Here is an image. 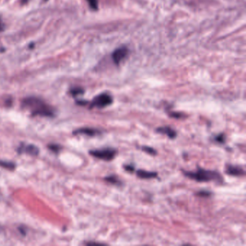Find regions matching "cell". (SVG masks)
Here are the masks:
<instances>
[{
	"instance_id": "6da1fadb",
	"label": "cell",
	"mask_w": 246,
	"mask_h": 246,
	"mask_svg": "<svg viewBox=\"0 0 246 246\" xmlns=\"http://www.w3.org/2000/svg\"><path fill=\"white\" fill-rule=\"evenodd\" d=\"M23 106L31 112L33 116L52 117L54 115V109L40 98L35 97L26 98L23 100Z\"/></svg>"
},
{
	"instance_id": "7a4b0ae2",
	"label": "cell",
	"mask_w": 246,
	"mask_h": 246,
	"mask_svg": "<svg viewBox=\"0 0 246 246\" xmlns=\"http://www.w3.org/2000/svg\"><path fill=\"white\" fill-rule=\"evenodd\" d=\"M182 173L188 178L194 180L197 182L215 181L222 183L223 181L222 177L218 172L214 170H205L201 168H198L194 172L182 170Z\"/></svg>"
},
{
	"instance_id": "3957f363",
	"label": "cell",
	"mask_w": 246,
	"mask_h": 246,
	"mask_svg": "<svg viewBox=\"0 0 246 246\" xmlns=\"http://www.w3.org/2000/svg\"><path fill=\"white\" fill-rule=\"evenodd\" d=\"M90 155L98 159L105 160V161H111L115 158L117 151L114 149L105 148L100 149H93L89 152Z\"/></svg>"
},
{
	"instance_id": "277c9868",
	"label": "cell",
	"mask_w": 246,
	"mask_h": 246,
	"mask_svg": "<svg viewBox=\"0 0 246 246\" xmlns=\"http://www.w3.org/2000/svg\"><path fill=\"white\" fill-rule=\"evenodd\" d=\"M113 103V98L108 93H102L93 99L92 101L90 108H103L108 106Z\"/></svg>"
},
{
	"instance_id": "5b68a950",
	"label": "cell",
	"mask_w": 246,
	"mask_h": 246,
	"mask_svg": "<svg viewBox=\"0 0 246 246\" xmlns=\"http://www.w3.org/2000/svg\"><path fill=\"white\" fill-rule=\"evenodd\" d=\"M128 53L129 50L126 47L118 48L116 49L112 54V58L116 64H118L121 62L128 55Z\"/></svg>"
},
{
	"instance_id": "8992f818",
	"label": "cell",
	"mask_w": 246,
	"mask_h": 246,
	"mask_svg": "<svg viewBox=\"0 0 246 246\" xmlns=\"http://www.w3.org/2000/svg\"><path fill=\"white\" fill-rule=\"evenodd\" d=\"M225 173L231 176H243L245 175V170L242 167L238 165H232L228 164L226 165Z\"/></svg>"
},
{
	"instance_id": "52a82bcc",
	"label": "cell",
	"mask_w": 246,
	"mask_h": 246,
	"mask_svg": "<svg viewBox=\"0 0 246 246\" xmlns=\"http://www.w3.org/2000/svg\"><path fill=\"white\" fill-rule=\"evenodd\" d=\"M17 152H18L20 154L26 153L30 155L36 156L38 155L39 149L36 146L33 145V144H21V145L19 147L18 149H17Z\"/></svg>"
},
{
	"instance_id": "ba28073f",
	"label": "cell",
	"mask_w": 246,
	"mask_h": 246,
	"mask_svg": "<svg viewBox=\"0 0 246 246\" xmlns=\"http://www.w3.org/2000/svg\"><path fill=\"white\" fill-rule=\"evenodd\" d=\"M101 132L100 130L96 129L89 128V127H84V128H80L77 130H74L73 132V134L77 135V134H85L89 137H95L98 134H100Z\"/></svg>"
},
{
	"instance_id": "9c48e42d",
	"label": "cell",
	"mask_w": 246,
	"mask_h": 246,
	"mask_svg": "<svg viewBox=\"0 0 246 246\" xmlns=\"http://www.w3.org/2000/svg\"><path fill=\"white\" fill-rule=\"evenodd\" d=\"M156 132L168 136V138H170L171 139H175L177 137L176 131L171 128V127L168 126L158 127V128L156 129Z\"/></svg>"
},
{
	"instance_id": "30bf717a",
	"label": "cell",
	"mask_w": 246,
	"mask_h": 246,
	"mask_svg": "<svg viewBox=\"0 0 246 246\" xmlns=\"http://www.w3.org/2000/svg\"><path fill=\"white\" fill-rule=\"evenodd\" d=\"M136 173L138 178L142 179H151L157 177V173L156 172H150L144 170H138Z\"/></svg>"
},
{
	"instance_id": "8fae6325",
	"label": "cell",
	"mask_w": 246,
	"mask_h": 246,
	"mask_svg": "<svg viewBox=\"0 0 246 246\" xmlns=\"http://www.w3.org/2000/svg\"><path fill=\"white\" fill-rule=\"evenodd\" d=\"M104 180L105 181H107L108 183L113 184V185L119 186L121 184V182L120 180L118 179L116 175H109V176H106L104 178Z\"/></svg>"
},
{
	"instance_id": "7c38bea8",
	"label": "cell",
	"mask_w": 246,
	"mask_h": 246,
	"mask_svg": "<svg viewBox=\"0 0 246 246\" xmlns=\"http://www.w3.org/2000/svg\"><path fill=\"white\" fill-rule=\"evenodd\" d=\"M0 167L8 169V170H12L15 168V164L13 163L12 162H7V161H2V160H0Z\"/></svg>"
},
{
	"instance_id": "4fadbf2b",
	"label": "cell",
	"mask_w": 246,
	"mask_h": 246,
	"mask_svg": "<svg viewBox=\"0 0 246 246\" xmlns=\"http://www.w3.org/2000/svg\"><path fill=\"white\" fill-rule=\"evenodd\" d=\"M70 93H71V95L73 96H77L79 95H82V94L84 93V90L81 88V87H74V88L71 89Z\"/></svg>"
},
{
	"instance_id": "5bb4252c",
	"label": "cell",
	"mask_w": 246,
	"mask_h": 246,
	"mask_svg": "<svg viewBox=\"0 0 246 246\" xmlns=\"http://www.w3.org/2000/svg\"><path fill=\"white\" fill-rule=\"evenodd\" d=\"M142 149L144 152H145L146 153H148L149 155H156L157 154V151H156L154 148L150 147L143 146V147H142Z\"/></svg>"
},
{
	"instance_id": "9a60e30c",
	"label": "cell",
	"mask_w": 246,
	"mask_h": 246,
	"mask_svg": "<svg viewBox=\"0 0 246 246\" xmlns=\"http://www.w3.org/2000/svg\"><path fill=\"white\" fill-rule=\"evenodd\" d=\"M225 139H226V137H225V135L224 134H219L216 137H214V140L217 143H219V144H224L225 142Z\"/></svg>"
},
{
	"instance_id": "2e32d148",
	"label": "cell",
	"mask_w": 246,
	"mask_h": 246,
	"mask_svg": "<svg viewBox=\"0 0 246 246\" xmlns=\"http://www.w3.org/2000/svg\"><path fill=\"white\" fill-rule=\"evenodd\" d=\"M196 195L198 196H200V197H209L212 195V192L209 191L201 190V191H199L196 192Z\"/></svg>"
},
{
	"instance_id": "e0dca14e",
	"label": "cell",
	"mask_w": 246,
	"mask_h": 246,
	"mask_svg": "<svg viewBox=\"0 0 246 246\" xmlns=\"http://www.w3.org/2000/svg\"><path fill=\"white\" fill-rule=\"evenodd\" d=\"M168 115L170 116V117L174 118H181L183 117V114L181 113H178V112H169Z\"/></svg>"
},
{
	"instance_id": "ac0fdd59",
	"label": "cell",
	"mask_w": 246,
	"mask_h": 246,
	"mask_svg": "<svg viewBox=\"0 0 246 246\" xmlns=\"http://www.w3.org/2000/svg\"><path fill=\"white\" fill-rule=\"evenodd\" d=\"M48 147H49L50 150L53 151L54 152H59V150L61 149V147L58 145V144H49V145H48Z\"/></svg>"
},
{
	"instance_id": "d6986e66",
	"label": "cell",
	"mask_w": 246,
	"mask_h": 246,
	"mask_svg": "<svg viewBox=\"0 0 246 246\" xmlns=\"http://www.w3.org/2000/svg\"><path fill=\"white\" fill-rule=\"evenodd\" d=\"M90 7L93 10H98V1L97 0H87Z\"/></svg>"
},
{
	"instance_id": "ffe728a7",
	"label": "cell",
	"mask_w": 246,
	"mask_h": 246,
	"mask_svg": "<svg viewBox=\"0 0 246 246\" xmlns=\"http://www.w3.org/2000/svg\"><path fill=\"white\" fill-rule=\"evenodd\" d=\"M124 168L126 171H128V172H130V173H133L134 171L135 170V168L133 165H124Z\"/></svg>"
},
{
	"instance_id": "44dd1931",
	"label": "cell",
	"mask_w": 246,
	"mask_h": 246,
	"mask_svg": "<svg viewBox=\"0 0 246 246\" xmlns=\"http://www.w3.org/2000/svg\"><path fill=\"white\" fill-rule=\"evenodd\" d=\"M77 103L78 105H86L87 103V101H85V100H77Z\"/></svg>"
},
{
	"instance_id": "7402d4cb",
	"label": "cell",
	"mask_w": 246,
	"mask_h": 246,
	"mask_svg": "<svg viewBox=\"0 0 246 246\" xmlns=\"http://www.w3.org/2000/svg\"><path fill=\"white\" fill-rule=\"evenodd\" d=\"M4 29V23L2 22L1 20H0V32L3 31Z\"/></svg>"
},
{
	"instance_id": "603a6c76",
	"label": "cell",
	"mask_w": 246,
	"mask_h": 246,
	"mask_svg": "<svg viewBox=\"0 0 246 246\" xmlns=\"http://www.w3.org/2000/svg\"><path fill=\"white\" fill-rule=\"evenodd\" d=\"M44 1H48V0H44Z\"/></svg>"
}]
</instances>
